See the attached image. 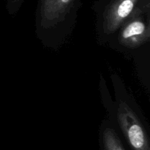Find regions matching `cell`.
<instances>
[{
    "label": "cell",
    "mask_w": 150,
    "mask_h": 150,
    "mask_svg": "<svg viewBox=\"0 0 150 150\" xmlns=\"http://www.w3.org/2000/svg\"><path fill=\"white\" fill-rule=\"evenodd\" d=\"M111 80L114 100L104 77L100 76V93L108 119L117 127L128 150H150L149 126L140 106L117 73H111Z\"/></svg>",
    "instance_id": "cell-1"
},
{
    "label": "cell",
    "mask_w": 150,
    "mask_h": 150,
    "mask_svg": "<svg viewBox=\"0 0 150 150\" xmlns=\"http://www.w3.org/2000/svg\"><path fill=\"white\" fill-rule=\"evenodd\" d=\"M81 6V0H38L35 35L45 48L58 51L68 42Z\"/></svg>",
    "instance_id": "cell-2"
},
{
    "label": "cell",
    "mask_w": 150,
    "mask_h": 150,
    "mask_svg": "<svg viewBox=\"0 0 150 150\" xmlns=\"http://www.w3.org/2000/svg\"><path fill=\"white\" fill-rule=\"evenodd\" d=\"M150 42V0H139L105 46L131 59Z\"/></svg>",
    "instance_id": "cell-3"
},
{
    "label": "cell",
    "mask_w": 150,
    "mask_h": 150,
    "mask_svg": "<svg viewBox=\"0 0 150 150\" xmlns=\"http://www.w3.org/2000/svg\"><path fill=\"white\" fill-rule=\"evenodd\" d=\"M139 0H100L92 6L98 45L105 46L113 34L130 16Z\"/></svg>",
    "instance_id": "cell-4"
},
{
    "label": "cell",
    "mask_w": 150,
    "mask_h": 150,
    "mask_svg": "<svg viewBox=\"0 0 150 150\" xmlns=\"http://www.w3.org/2000/svg\"><path fill=\"white\" fill-rule=\"evenodd\" d=\"M98 144L99 150H128L117 127L108 118L100 125Z\"/></svg>",
    "instance_id": "cell-5"
},
{
    "label": "cell",
    "mask_w": 150,
    "mask_h": 150,
    "mask_svg": "<svg viewBox=\"0 0 150 150\" xmlns=\"http://www.w3.org/2000/svg\"><path fill=\"white\" fill-rule=\"evenodd\" d=\"M24 1L25 0H6V7L8 14L13 17L16 16Z\"/></svg>",
    "instance_id": "cell-6"
}]
</instances>
